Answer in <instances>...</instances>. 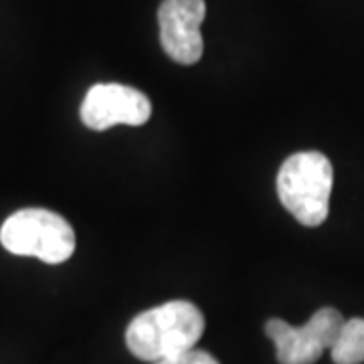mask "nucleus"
I'll use <instances>...</instances> for the list:
<instances>
[{"mask_svg": "<svg viewBox=\"0 0 364 364\" xmlns=\"http://www.w3.org/2000/svg\"><path fill=\"white\" fill-rule=\"evenodd\" d=\"M344 318L336 308H322L304 326H289L279 318L265 324V334L275 344L279 364H314L332 348Z\"/></svg>", "mask_w": 364, "mask_h": 364, "instance_id": "nucleus-4", "label": "nucleus"}, {"mask_svg": "<svg viewBox=\"0 0 364 364\" xmlns=\"http://www.w3.org/2000/svg\"><path fill=\"white\" fill-rule=\"evenodd\" d=\"M154 364H219V360L213 356V354H208L207 350H193L184 352L181 356H174V358H168V360H160V363Z\"/></svg>", "mask_w": 364, "mask_h": 364, "instance_id": "nucleus-8", "label": "nucleus"}, {"mask_svg": "<svg viewBox=\"0 0 364 364\" xmlns=\"http://www.w3.org/2000/svg\"><path fill=\"white\" fill-rule=\"evenodd\" d=\"M205 0H164L158 9L160 43L172 61L195 65L203 57L200 25L205 21Z\"/></svg>", "mask_w": 364, "mask_h": 364, "instance_id": "nucleus-6", "label": "nucleus"}, {"mask_svg": "<svg viewBox=\"0 0 364 364\" xmlns=\"http://www.w3.org/2000/svg\"><path fill=\"white\" fill-rule=\"evenodd\" d=\"M0 243L13 255L37 257L57 265L73 255L75 231L49 208H23L2 223Z\"/></svg>", "mask_w": 364, "mask_h": 364, "instance_id": "nucleus-3", "label": "nucleus"}, {"mask_svg": "<svg viewBox=\"0 0 364 364\" xmlns=\"http://www.w3.org/2000/svg\"><path fill=\"white\" fill-rule=\"evenodd\" d=\"M330 354L334 364L364 363V318L344 320Z\"/></svg>", "mask_w": 364, "mask_h": 364, "instance_id": "nucleus-7", "label": "nucleus"}, {"mask_svg": "<svg viewBox=\"0 0 364 364\" xmlns=\"http://www.w3.org/2000/svg\"><path fill=\"white\" fill-rule=\"evenodd\" d=\"M332 184L334 168L322 152L291 154L277 172L282 205L306 227H318L326 221Z\"/></svg>", "mask_w": 364, "mask_h": 364, "instance_id": "nucleus-2", "label": "nucleus"}, {"mask_svg": "<svg viewBox=\"0 0 364 364\" xmlns=\"http://www.w3.org/2000/svg\"><path fill=\"white\" fill-rule=\"evenodd\" d=\"M79 114L90 130L104 132L117 124L142 126L152 116V105L136 87L122 83H97L90 87Z\"/></svg>", "mask_w": 364, "mask_h": 364, "instance_id": "nucleus-5", "label": "nucleus"}, {"mask_svg": "<svg viewBox=\"0 0 364 364\" xmlns=\"http://www.w3.org/2000/svg\"><path fill=\"white\" fill-rule=\"evenodd\" d=\"M205 332V316L193 301L172 299L138 314L126 328L128 350L146 363H160L193 350Z\"/></svg>", "mask_w": 364, "mask_h": 364, "instance_id": "nucleus-1", "label": "nucleus"}]
</instances>
